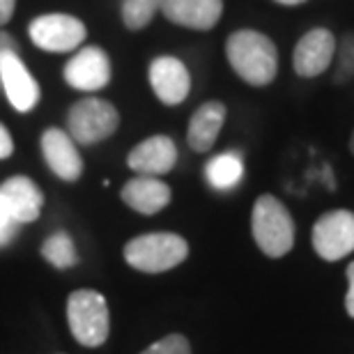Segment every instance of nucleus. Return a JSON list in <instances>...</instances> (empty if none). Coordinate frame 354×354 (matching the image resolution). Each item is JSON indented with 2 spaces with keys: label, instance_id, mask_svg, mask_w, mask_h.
<instances>
[{
  "label": "nucleus",
  "instance_id": "obj_28",
  "mask_svg": "<svg viewBox=\"0 0 354 354\" xmlns=\"http://www.w3.org/2000/svg\"><path fill=\"white\" fill-rule=\"evenodd\" d=\"M274 3L286 5V7H295V5H304V3H306V0H274Z\"/></svg>",
  "mask_w": 354,
  "mask_h": 354
},
{
  "label": "nucleus",
  "instance_id": "obj_25",
  "mask_svg": "<svg viewBox=\"0 0 354 354\" xmlns=\"http://www.w3.org/2000/svg\"><path fill=\"white\" fill-rule=\"evenodd\" d=\"M348 297H345V308H348L350 317H354V263L348 265Z\"/></svg>",
  "mask_w": 354,
  "mask_h": 354
},
{
  "label": "nucleus",
  "instance_id": "obj_3",
  "mask_svg": "<svg viewBox=\"0 0 354 354\" xmlns=\"http://www.w3.org/2000/svg\"><path fill=\"white\" fill-rule=\"evenodd\" d=\"M189 256L187 239L175 232H150L133 237L124 246V260L145 274H161L182 265Z\"/></svg>",
  "mask_w": 354,
  "mask_h": 354
},
{
  "label": "nucleus",
  "instance_id": "obj_10",
  "mask_svg": "<svg viewBox=\"0 0 354 354\" xmlns=\"http://www.w3.org/2000/svg\"><path fill=\"white\" fill-rule=\"evenodd\" d=\"M65 81L81 92H97L109 86L111 60L99 46H86L65 65Z\"/></svg>",
  "mask_w": 354,
  "mask_h": 354
},
{
  "label": "nucleus",
  "instance_id": "obj_14",
  "mask_svg": "<svg viewBox=\"0 0 354 354\" xmlns=\"http://www.w3.org/2000/svg\"><path fill=\"white\" fill-rule=\"evenodd\" d=\"M175 161H177V147L173 143V138L161 136L159 133V136L145 138L143 143H138L133 147L127 164L138 175L159 177V175L171 173Z\"/></svg>",
  "mask_w": 354,
  "mask_h": 354
},
{
  "label": "nucleus",
  "instance_id": "obj_12",
  "mask_svg": "<svg viewBox=\"0 0 354 354\" xmlns=\"http://www.w3.org/2000/svg\"><path fill=\"white\" fill-rule=\"evenodd\" d=\"M41 152L46 166L65 182H76L83 173V159L76 150L74 138L62 129H46L41 136Z\"/></svg>",
  "mask_w": 354,
  "mask_h": 354
},
{
  "label": "nucleus",
  "instance_id": "obj_18",
  "mask_svg": "<svg viewBox=\"0 0 354 354\" xmlns=\"http://www.w3.org/2000/svg\"><path fill=\"white\" fill-rule=\"evenodd\" d=\"M205 177H207L209 187H214L218 191H228L242 182L244 161L237 152L216 154V157L209 159L207 166H205Z\"/></svg>",
  "mask_w": 354,
  "mask_h": 354
},
{
  "label": "nucleus",
  "instance_id": "obj_9",
  "mask_svg": "<svg viewBox=\"0 0 354 354\" xmlns=\"http://www.w3.org/2000/svg\"><path fill=\"white\" fill-rule=\"evenodd\" d=\"M150 86L161 104L177 106L189 97L191 74L187 65L175 55H159L150 62Z\"/></svg>",
  "mask_w": 354,
  "mask_h": 354
},
{
  "label": "nucleus",
  "instance_id": "obj_16",
  "mask_svg": "<svg viewBox=\"0 0 354 354\" xmlns=\"http://www.w3.org/2000/svg\"><path fill=\"white\" fill-rule=\"evenodd\" d=\"M122 201L138 214H157L171 203V187L150 175H138L122 187Z\"/></svg>",
  "mask_w": 354,
  "mask_h": 354
},
{
  "label": "nucleus",
  "instance_id": "obj_2",
  "mask_svg": "<svg viewBox=\"0 0 354 354\" xmlns=\"http://www.w3.org/2000/svg\"><path fill=\"white\" fill-rule=\"evenodd\" d=\"M251 230L258 249L269 258H281L292 249L295 244V223L290 212L279 198L260 196L253 205Z\"/></svg>",
  "mask_w": 354,
  "mask_h": 354
},
{
  "label": "nucleus",
  "instance_id": "obj_20",
  "mask_svg": "<svg viewBox=\"0 0 354 354\" xmlns=\"http://www.w3.org/2000/svg\"><path fill=\"white\" fill-rule=\"evenodd\" d=\"M164 0H122V21L129 30H143L152 24L154 14L161 12Z\"/></svg>",
  "mask_w": 354,
  "mask_h": 354
},
{
  "label": "nucleus",
  "instance_id": "obj_11",
  "mask_svg": "<svg viewBox=\"0 0 354 354\" xmlns=\"http://www.w3.org/2000/svg\"><path fill=\"white\" fill-rule=\"evenodd\" d=\"M0 83H3L10 104L19 113H28L37 106L39 83L32 79V74L21 62L17 51H7L0 58Z\"/></svg>",
  "mask_w": 354,
  "mask_h": 354
},
{
  "label": "nucleus",
  "instance_id": "obj_24",
  "mask_svg": "<svg viewBox=\"0 0 354 354\" xmlns=\"http://www.w3.org/2000/svg\"><path fill=\"white\" fill-rule=\"evenodd\" d=\"M14 152V140L10 131L5 129V124H0V159H7Z\"/></svg>",
  "mask_w": 354,
  "mask_h": 354
},
{
  "label": "nucleus",
  "instance_id": "obj_5",
  "mask_svg": "<svg viewBox=\"0 0 354 354\" xmlns=\"http://www.w3.org/2000/svg\"><path fill=\"white\" fill-rule=\"evenodd\" d=\"M67 124L69 131H72L74 143L95 145L115 133L120 124V115L115 106L106 102V99L86 97L69 109Z\"/></svg>",
  "mask_w": 354,
  "mask_h": 354
},
{
  "label": "nucleus",
  "instance_id": "obj_23",
  "mask_svg": "<svg viewBox=\"0 0 354 354\" xmlns=\"http://www.w3.org/2000/svg\"><path fill=\"white\" fill-rule=\"evenodd\" d=\"M19 230V223L17 218L12 216L10 207L5 205V201L0 198V246H7L14 239V235H17Z\"/></svg>",
  "mask_w": 354,
  "mask_h": 354
},
{
  "label": "nucleus",
  "instance_id": "obj_17",
  "mask_svg": "<svg viewBox=\"0 0 354 354\" xmlns=\"http://www.w3.org/2000/svg\"><path fill=\"white\" fill-rule=\"evenodd\" d=\"M225 122V106L221 102H205L191 115L187 143L194 152H207L216 143L218 131Z\"/></svg>",
  "mask_w": 354,
  "mask_h": 354
},
{
  "label": "nucleus",
  "instance_id": "obj_4",
  "mask_svg": "<svg viewBox=\"0 0 354 354\" xmlns=\"http://www.w3.org/2000/svg\"><path fill=\"white\" fill-rule=\"evenodd\" d=\"M67 320L74 338L86 348H99L109 338V304L95 290H76L69 295Z\"/></svg>",
  "mask_w": 354,
  "mask_h": 354
},
{
  "label": "nucleus",
  "instance_id": "obj_15",
  "mask_svg": "<svg viewBox=\"0 0 354 354\" xmlns=\"http://www.w3.org/2000/svg\"><path fill=\"white\" fill-rule=\"evenodd\" d=\"M0 198L10 207L12 216L17 218V223H32L37 221L41 214V205H44V196H41L39 187L30 177L17 175L10 177L3 187H0Z\"/></svg>",
  "mask_w": 354,
  "mask_h": 354
},
{
  "label": "nucleus",
  "instance_id": "obj_27",
  "mask_svg": "<svg viewBox=\"0 0 354 354\" xmlns=\"http://www.w3.org/2000/svg\"><path fill=\"white\" fill-rule=\"evenodd\" d=\"M7 51H17V41H14L7 32H0V58Z\"/></svg>",
  "mask_w": 354,
  "mask_h": 354
},
{
  "label": "nucleus",
  "instance_id": "obj_19",
  "mask_svg": "<svg viewBox=\"0 0 354 354\" xmlns=\"http://www.w3.org/2000/svg\"><path fill=\"white\" fill-rule=\"evenodd\" d=\"M41 256H44L46 263L53 265L55 269H69L79 263V256H76V249H74V239L69 237L65 230L53 232V235L46 239L44 246H41Z\"/></svg>",
  "mask_w": 354,
  "mask_h": 354
},
{
  "label": "nucleus",
  "instance_id": "obj_13",
  "mask_svg": "<svg viewBox=\"0 0 354 354\" xmlns=\"http://www.w3.org/2000/svg\"><path fill=\"white\" fill-rule=\"evenodd\" d=\"M164 17L191 30H212L223 14V0H164Z\"/></svg>",
  "mask_w": 354,
  "mask_h": 354
},
{
  "label": "nucleus",
  "instance_id": "obj_7",
  "mask_svg": "<svg viewBox=\"0 0 354 354\" xmlns=\"http://www.w3.org/2000/svg\"><path fill=\"white\" fill-rule=\"evenodd\" d=\"M313 249L322 260L336 263L354 251V212L334 209L313 225Z\"/></svg>",
  "mask_w": 354,
  "mask_h": 354
},
{
  "label": "nucleus",
  "instance_id": "obj_6",
  "mask_svg": "<svg viewBox=\"0 0 354 354\" xmlns=\"http://www.w3.org/2000/svg\"><path fill=\"white\" fill-rule=\"evenodd\" d=\"M32 44L48 53H69L83 44L88 28L81 19L69 14H44L37 17L28 28Z\"/></svg>",
  "mask_w": 354,
  "mask_h": 354
},
{
  "label": "nucleus",
  "instance_id": "obj_26",
  "mask_svg": "<svg viewBox=\"0 0 354 354\" xmlns=\"http://www.w3.org/2000/svg\"><path fill=\"white\" fill-rule=\"evenodd\" d=\"M14 7H17V0H0V26H5L12 19Z\"/></svg>",
  "mask_w": 354,
  "mask_h": 354
},
{
  "label": "nucleus",
  "instance_id": "obj_8",
  "mask_svg": "<svg viewBox=\"0 0 354 354\" xmlns=\"http://www.w3.org/2000/svg\"><path fill=\"white\" fill-rule=\"evenodd\" d=\"M336 37L327 28H313L297 41L292 53V67L301 79H315L324 74L334 62Z\"/></svg>",
  "mask_w": 354,
  "mask_h": 354
},
{
  "label": "nucleus",
  "instance_id": "obj_29",
  "mask_svg": "<svg viewBox=\"0 0 354 354\" xmlns=\"http://www.w3.org/2000/svg\"><path fill=\"white\" fill-rule=\"evenodd\" d=\"M350 150H352V154H354V131H352V138H350Z\"/></svg>",
  "mask_w": 354,
  "mask_h": 354
},
{
  "label": "nucleus",
  "instance_id": "obj_22",
  "mask_svg": "<svg viewBox=\"0 0 354 354\" xmlns=\"http://www.w3.org/2000/svg\"><path fill=\"white\" fill-rule=\"evenodd\" d=\"M140 354H191V345L182 334H171L150 345V348Z\"/></svg>",
  "mask_w": 354,
  "mask_h": 354
},
{
  "label": "nucleus",
  "instance_id": "obj_1",
  "mask_svg": "<svg viewBox=\"0 0 354 354\" xmlns=\"http://www.w3.org/2000/svg\"><path fill=\"white\" fill-rule=\"evenodd\" d=\"M225 55H228L232 72L249 86H269L279 72V48L265 32H232L225 41Z\"/></svg>",
  "mask_w": 354,
  "mask_h": 354
},
{
  "label": "nucleus",
  "instance_id": "obj_21",
  "mask_svg": "<svg viewBox=\"0 0 354 354\" xmlns=\"http://www.w3.org/2000/svg\"><path fill=\"white\" fill-rule=\"evenodd\" d=\"M336 69H334V81L336 83H348L354 76V35H345L341 46H336Z\"/></svg>",
  "mask_w": 354,
  "mask_h": 354
}]
</instances>
